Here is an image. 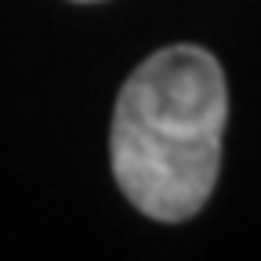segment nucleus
<instances>
[{
	"label": "nucleus",
	"mask_w": 261,
	"mask_h": 261,
	"mask_svg": "<svg viewBox=\"0 0 261 261\" xmlns=\"http://www.w3.org/2000/svg\"><path fill=\"white\" fill-rule=\"evenodd\" d=\"M76 4H94V0H76Z\"/></svg>",
	"instance_id": "nucleus-2"
},
{
	"label": "nucleus",
	"mask_w": 261,
	"mask_h": 261,
	"mask_svg": "<svg viewBox=\"0 0 261 261\" xmlns=\"http://www.w3.org/2000/svg\"><path fill=\"white\" fill-rule=\"evenodd\" d=\"M228 87L221 62L196 44L149 55L116 94L109 160L120 192L156 221H185L221 171Z\"/></svg>",
	"instance_id": "nucleus-1"
}]
</instances>
